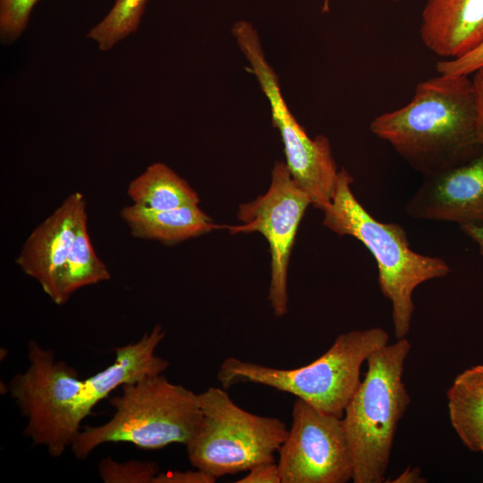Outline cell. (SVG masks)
Returning a JSON list of instances; mask_svg holds the SVG:
<instances>
[{
  "label": "cell",
  "mask_w": 483,
  "mask_h": 483,
  "mask_svg": "<svg viewBox=\"0 0 483 483\" xmlns=\"http://www.w3.org/2000/svg\"><path fill=\"white\" fill-rule=\"evenodd\" d=\"M165 336L160 325L137 342L114 349V361L85 379L52 350L31 340L29 366L11 379L7 388L27 419L24 436L43 446L52 457H60L80 430L93 408L118 386L145 376L162 374L169 361L156 354Z\"/></svg>",
  "instance_id": "6da1fadb"
},
{
  "label": "cell",
  "mask_w": 483,
  "mask_h": 483,
  "mask_svg": "<svg viewBox=\"0 0 483 483\" xmlns=\"http://www.w3.org/2000/svg\"><path fill=\"white\" fill-rule=\"evenodd\" d=\"M369 129L424 176L469 160L483 148L471 75L437 73L419 82L409 103L375 117Z\"/></svg>",
  "instance_id": "7a4b0ae2"
},
{
  "label": "cell",
  "mask_w": 483,
  "mask_h": 483,
  "mask_svg": "<svg viewBox=\"0 0 483 483\" xmlns=\"http://www.w3.org/2000/svg\"><path fill=\"white\" fill-rule=\"evenodd\" d=\"M352 182L347 170H339L323 225L338 235L357 239L369 250L377 262L380 290L392 304L394 335L406 338L415 309L414 290L426 281L446 276L450 267L438 257L412 250L402 225L374 218L354 196Z\"/></svg>",
  "instance_id": "3957f363"
},
{
  "label": "cell",
  "mask_w": 483,
  "mask_h": 483,
  "mask_svg": "<svg viewBox=\"0 0 483 483\" xmlns=\"http://www.w3.org/2000/svg\"><path fill=\"white\" fill-rule=\"evenodd\" d=\"M121 388L120 395L109 399L114 409L112 418L87 426L73 438L70 447L76 459L85 460L107 443L126 442L148 450L186 445L201 421L198 394L162 374L145 376Z\"/></svg>",
  "instance_id": "277c9868"
},
{
  "label": "cell",
  "mask_w": 483,
  "mask_h": 483,
  "mask_svg": "<svg viewBox=\"0 0 483 483\" xmlns=\"http://www.w3.org/2000/svg\"><path fill=\"white\" fill-rule=\"evenodd\" d=\"M411 344L406 338L374 351L363 380L347 404L343 423L354 483L385 479L397 425L411 402L402 381Z\"/></svg>",
  "instance_id": "5b68a950"
},
{
  "label": "cell",
  "mask_w": 483,
  "mask_h": 483,
  "mask_svg": "<svg viewBox=\"0 0 483 483\" xmlns=\"http://www.w3.org/2000/svg\"><path fill=\"white\" fill-rule=\"evenodd\" d=\"M380 327L352 330L339 335L331 347L311 363L282 369L226 358L217 380L226 389L238 383H255L292 394L316 410L343 418L360 384V368L368 357L388 343Z\"/></svg>",
  "instance_id": "8992f818"
},
{
  "label": "cell",
  "mask_w": 483,
  "mask_h": 483,
  "mask_svg": "<svg viewBox=\"0 0 483 483\" xmlns=\"http://www.w3.org/2000/svg\"><path fill=\"white\" fill-rule=\"evenodd\" d=\"M198 401L202 419L185 445L195 469L217 479L275 461L288 434L284 422L242 409L223 387H208Z\"/></svg>",
  "instance_id": "52a82bcc"
},
{
  "label": "cell",
  "mask_w": 483,
  "mask_h": 483,
  "mask_svg": "<svg viewBox=\"0 0 483 483\" xmlns=\"http://www.w3.org/2000/svg\"><path fill=\"white\" fill-rule=\"evenodd\" d=\"M233 34L269 102L290 174L314 208L326 209L331 203L339 174L329 140L321 134L311 139L292 115L254 27L246 21H239L233 26Z\"/></svg>",
  "instance_id": "ba28073f"
},
{
  "label": "cell",
  "mask_w": 483,
  "mask_h": 483,
  "mask_svg": "<svg viewBox=\"0 0 483 483\" xmlns=\"http://www.w3.org/2000/svg\"><path fill=\"white\" fill-rule=\"evenodd\" d=\"M309 196L294 182L284 162L275 163L267 191L239 205L241 225H225L230 233L258 232L267 240L270 253L268 301L274 314L287 312V272L295 237L308 207Z\"/></svg>",
  "instance_id": "9c48e42d"
},
{
  "label": "cell",
  "mask_w": 483,
  "mask_h": 483,
  "mask_svg": "<svg viewBox=\"0 0 483 483\" xmlns=\"http://www.w3.org/2000/svg\"><path fill=\"white\" fill-rule=\"evenodd\" d=\"M282 483H345L353 477L343 419L297 399L292 426L278 450Z\"/></svg>",
  "instance_id": "30bf717a"
},
{
  "label": "cell",
  "mask_w": 483,
  "mask_h": 483,
  "mask_svg": "<svg viewBox=\"0 0 483 483\" xmlns=\"http://www.w3.org/2000/svg\"><path fill=\"white\" fill-rule=\"evenodd\" d=\"M405 211L415 219L483 225V148L458 165L424 176Z\"/></svg>",
  "instance_id": "8fae6325"
},
{
  "label": "cell",
  "mask_w": 483,
  "mask_h": 483,
  "mask_svg": "<svg viewBox=\"0 0 483 483\" xmlns=\"http://www.w3.org/2000/svg\"><path fill=\"white\" fill-rule=\"evenodd\" d=\"M84 210V196L78 191L71 193L32 231L16 258L20 268L34 278L55 304L62 270L71 250L78 218Z\"/></svg>",
  "instance_id": "7c38bea8"
},
{
  "label": "cell",
  "mask_w": 483,
  "mask_h": 483,
  "mask_svg": "<svg viewBox=\"0 0 483 483\" xmlns=\"http://www.w3.org/2000/svg\"><path fill=\"white\" fill-rule=\"evenodd\" d=\"M419 35L443 60L464 55L483 43V0H427Z\"/></svg>",
  "instance_id": "4fadbf2b"
},
{
  "label": "cell",
  "mask_w": 483,
  "mask_h": 483,
  "mask_svg": "<svg viewBox=\"0 0 483 483\" xmlns=\"http://www.w3.org/2000/svg\"><path fill=\"white\" fill-rule=\"evenodd\" d=\"M121 217L132 236L172 245L195 238L222 226L199 206L167 210H150L136 205L124 207Z\"/></svg>",
  "instance_id": "5bb4252c"
},
{
  "label": "cell",
  "mask_w": 483,
  "mask_h": 483,
  "mask_svg": "<svg viewBox=\"0 0 483 483\" xmlns=\"http://www.w3.org/2000/svg\"><path fill=\"white\" fill-rule=\"evenodd\" d=\"M451 424L472 452L483 451V364L460 373L447 391Z\"/></svg>",
  "instance_id": "9a60e30c"
},
{
  "label": "cell",
  "mask_w": 483,
  "mask_h": 483,
  "mask_svg": "<svg viewBox=\"0 0 483 483\" xmlns=\"http://www.w3.org/2000/svg\"><path fill=\"white\" fill-rule=\"evenodd\" d=\"M133 205L150 210H167L199 206V197L188 182L167 165L157 162L128 185Z\"/></svg>",
  "instance_id": "2e32d148"
},
{
  "label": "cell",
  "mask_w": 483,
  "mask_h": 483,
  "mask_svg": "<svg viewBox=\"0 0 483 483\" xmlns=\"http://www.w3.org/2000/svg\"><path fill=\"white\" fill-rule=\"evenodd\" d=\"M111 278L105 263L97 257L87 229V212L78 218L70 252L62 270L56 304L65 303L79 289Z\"/></svg>",
  "instance_id": "e0dca14e"
},
{
  "label": "cell",
  "mask_w": 483,
  "mask_h": 483,
  "mask_svg": "<svg viewBox=\"0 0 483 483\" xmlns=\"http://www.w3.org/2000/svg\"><path fill=\"white\" fill-rule=\"evenodd\" d=\"M148 0H115L106 15L88 32L102 51L113 48L137 31Z\"/></svg>",
  "instance_id": "ac0fdd59"
},
{
  "label": "cell",
  "mask_w": 483,
  "mask_h": 483,
  "mask_svg": "<svg viewBox=\"0 0 483 483\" xmlns=\"http://www.w3.org/2000/svg\"><path fill=\"white\" fill-rule=\"evenodd\" d=\"M97 470L105 483H153L159 473V466L150 461L130 460L119 462L106 457L98 463Z\"/></svg>",
  "instance_id": "d6986e66"
},
{
  "label": "cell",
  "mask_w": 483,
  "mask_h": 483,
  "mask_svg": "<svg viewBox=\"0 0 483 483\" xmlns=\"http://www.w3.org/2000/svg\"><path fill=\"white\" fill-rule=\"evenodd\" d=\"M39 0H0V36L4 44L24 32L32 10Z\"/></svg>",
  "instance_id": "ffe728a7"
},
{
  "label": "cell",
  "mask_w": 483,
  "mask_h": 483,
  "mask_svg": "<svg viewBox=\"0 0 483 483\" xmlns=\"http://www.w3.org/2000/svg\"><path fill=\"white\" fill-rule=\"evenodd\" d=\"M483 67V43L454 59L438 61L436 64L437 73L446 75H471Z\"/></svg>",
  "instance_id": "44dd1931"
},
{
  "label": "cell",
  "mask_w": 483,
  "mask_h": 483,
  "mask_svg": "<svg viewBox=\"0 0 483 483\" xmlns=\"http://www.w3.org/2000/svg\"><path fill=\"white\" fill-rule=\"evenodd\" d=\"M248 471L236 483H282L278 464L275 461L258 463Z\"/></svg>",
  "instance_id": "7402d4cb"
},
{
  "label": "cell",
  "mask_w": 483,
  "mask_h": 483,
  "mask_svg": "<svg viewBox=\"0 0 483 483\" xmlns=\"http://www.w3.org/2000/svg\"><path fill=\"white\" fill-rule=\"evenodd\" d=\"M216 478L196 469L186 471H166L159 472L153 480V483H214Z\"/></svg>",
  "instance_id": "603a6c76"
},
{
  "label": "cell",
  "mask_w": 483,
  "mask_h": 483,
  "mask_svg": "<svg viewBox=\"0 0 483 483\" xmlns=\"http://www.w3.org/2000/svg\"><path fill=\"white\" fill-rule=\"evenodd\" d=\"M476 100V134L483 146V67L471 74Z\"/></svg>",
  "instance_id": "cb8c5ba5"
},
{
  "label": "cell",
  "mask_w": 483,
  "mask_h": 483,
  "mask_svg": "<svg viewBox=\"0 0 483 483\" xmlns=\"http://www.w3.org/2000/svg\"><path fill=\"white\" fill-rule=\"evenodd\" d=\"M459 226L467 236L475 242L479 253L483 256V225H462Z\"/></svg>",
  "instance_id": "d4e9b609"
},
{
  "label": "cell",
  "mask_w": 483,
  "mask_h": 483,
  "mask_svg": "<svg viewBox=\"0 0 483 483\" xmlns=\"http://www.w3.org/2000/svg\"><path fill=\"white\" fill-rule=\"evenodd\" d=\"M397 479L399 480L396 481L400 482H416L417 480L415 479H420V478L419 477V472H415L414 470H407Z\"/></svg>",
  "instance_id": "484cf974"
},
{
  "label": "cell",
  "mask_w": 483,
  "mask_h": 483,
  "mask_svg": "<svg viewBox=\"0 0 483 483\" xmlns=\"http://www.w3.org/2000/svg\"><path fill=\"white\" fill-rule=\"evenodd\" d=\"M393 2H398L399 0H391ZM329 2L330 0H324L322 10L323 12L329 11Z\"/></svg>",
  "instance_id": "4316f807"
},
{
  "label": "cell",
  "mask_w": 483,
  "mask_h": 483,
  "mask_svg": "<svg viewBox=\"0 0 483 483\" xmlns=\"http://www.w3.org/2000/svg\"><path fill=\"white\" fill-rule=\"evenodd\" d=\"M481 453H482V454H483V451H482Z\"/></svg>",
  "instance_id": "83f0119b"
}]
</instances>
